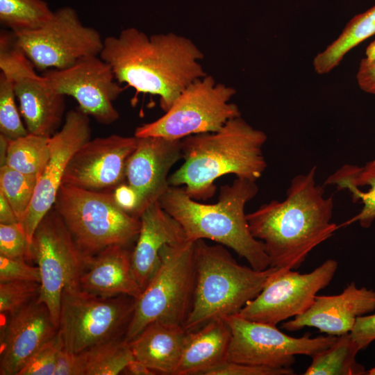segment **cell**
<instances>
[{
	"label": "cell",
	"mask_w": 375,
	"mask_h": 375,
	"mask_svg": "<svg viewBox=\"0 0 375 375\" xmlns=\"http://www.w3.org/2000/svg\"><path fill=\"white\" fill-rule=\"evenodd\" d=\"M18 222L12 207L3 193L0 191V224H10Z\"/></svg>",
	"instance_id": "b9f144b4"
},
{
	"label": "cell",
	"mask_w": 375,
	"mask_h": 375,
	"mask_svg": "<svg viewBox=\"0 0 375 375\" xmlns=\"http://www.w3.org/2000/svg\"><path fill=\"white\" fill-rule=\"evenodd\" d=\"M338 267V263L333 259L325 260L306 274L276 267L259 294L249 301L238 315L274 325L301 315L311 306L318 292L331 283Z\"/></svg>",
	"instance_id": "5bb4252c"
},
{
	"label": "cell",
	"mask_w": 375,
	"mask_h": 375,
	"mask_svg": "<svg viewBox=\"0 0 375 375\" xmlns=\"http://www.w3.org/2000/svg\"><path fill=\"white\" fill-rule=\"evenodd\" d=\"M186 335L181 325L156 321L148 324L128 344L134 358L157 374L174 375Z\"/></svg>",
	"instance_id": "603a6c76"
},
{
	"label": "cell",
	"mask_w": 375,
	"mask_h": 375,
	"mask_svg": "<svg viewBox=\"0 0 375 375\" xmlns=\"http://www.w3.org/2000/svg\"><path fill=\"white\" fill-rule=\"evenodd\" d=\"M131 252L128 247L112 245L87 259L81 289L103 298L126 295L137 299L142 289L133 272Z\"/></svg>",
	"instance_id": "7402d4cb"
},
{
	"label": "cell",
	"mask_w": 375,
	"mask_h": 375,
	"mask_svg": "<svg viewBox=\"0 0 375 375\" xmlns=\"http://www.w3.org/2000/svg\"><path fill=\"white\" fill-rule=\"evenodd\" d=\"M231 329L224 319L210 322L187 332L183 352L174 375H204L228 361Z\"/></svg>",
	"instance_id": "cb8c5ba5"
},
{
	"label": "cell",
	"mask_w": 375,
	"mask_h": 375,
	"mask_svg": "<svg viewBox=\"0 0 375 375\" xmlns=\"http://www.w3.org/2000/svg\"><path fill=\"white\" fill-rule=\"evenodd\" d=\"M38 178L4 165L0 168V191L3 193L21 222L29 208Z\"/></svg>",
	"instance_id": "4dcf8cb0"
},
{
	"label": "cell",
	"mask_w": 375,
	"mask_h": 375,
	"mask_svg": "<svg viewBox=\"0 0 375 375\" xmlns=\"http://www.w3.org/2000/svg\"><path fill=\"white\" fill-rule=\"evenodd\" d=\"M194 249L192 241L162 248L158 269L135 299L133 313L124 335L126 341L156 321L183 326L194 291Z\"/></svg>",
	"instance_id": "52a82bcc"
},
{
	"label": "cell",
	"mask_w": 375,
	"mask_h": 375,
	"mask_svg": "<svg viewBox=\"0 0 375 375\" xmlns=\"http://www.w3.org/2000/svg\"><path fill=\"white\" fill-rule=\"evenodd\" d=\"M28 258L33 259L40 269L41 287L37 301L47 306L58 328L62 292L81 288L85 260L53 207L35 229Z\"/></svg>",
	"instance_id": "9c48e42d"
},
{
	"label": "cell",
	"mask_w": 375,
	"mask_h": 375,
	"mask_svg": "<svg viewBox=\"0 0 375 375\" xmlns=\"http://www.w3.org/2000/svg\"><path fill=\"white\" fill-rule=\"evenodd\" d=\"M49 138L28 133L22 137L9 139L5 165L39 178L49 158Z\"/></svg>",
	"instance_id": "83f0119b"
},
{
	"label": "cell",
	"mask_w": 375,
	"mask_h": 375,
	"mask_svg": "<svg viewBox=\"0 0 375 375\" xmlns=\"http://www.w3.org/2000/svg\"><path fill=\"white\" fill-rule=\"evenodd\" d=\"M40 283L15 281L0 283V312L10 315L38 299Z\"/></svg>",
	"instance_id": "836d02e7"
},
{
	"label": "cell",
	"mask_w": 375,
	"mask_h": 375,
	"mask_svg": "<svg viewBox=\"0 0 375 375\" xmlns=\"http://www.w3.org/2000/svg\"><path fill=\"white\" fill-rule=\"evenodd\" d=\"M0 69L11 81L28 133L50 137L62 123L65 96L55 92L15 42L12 31H1Z\"/></svg>",
	"instance_id": "7c38bea8"
},
{
	"label": "cell",
	"mask_w": 375,
	"mask_h": 375,
	"mask_svg": "<svg viewBox=\"0 0 375 375\" xmlns=\"http://www.w3.org/2000/svg\"><path fill=\"white\" fill-rule=\"evenodd\" d=\"M317 167L292 178L282 201L272 200L247 214L252 235L264 243L270 267L297 269L309 253L340 225L331 222L332 196L316 183Z\"/></svg>",
	"instance_id": "7a4b0ae2"
},
{
	"label": "cell",
	"mask_w": 375,
	"mask_h": 375,
	"mask_svg": "<svg viewBox=\"0 0 375 375\" xmlns=\"http://www.w3.org/2000/svg\"><path fill=\"white\" fill-rule=\"evenodd\" d=\"M258 192L256 181L237 178L220 188L215 203H200L183 188L172 185L158 201L181 224L188 240H212L231 249L250 267L261 271L270 267V259L264 243L252 235L244 211Z\"/></svg>",
	"instance_id": "277c9868"
},
{
	"label": "cell",
	"mask_w": 375,
	"mask_h": 375,
	"mask_svg": "<svg viewBox=\"0 0 375 375\" xmlns=\"http://www.w3.org/2000/svg\"><path fill=\"white\" fill-rule=\"evenodd\" d=\"M365 56L366 57L365 58L367 60H375V40L367 46L365 50Z\"/></svg>",
	"instance_id": "ee69618b"
},
{
	"label": "cell",
	"mask_w": 375,
	"mask_h": 375,
	"mask_svg": "<svg viewBox=\"0 0 375 375\" xmlns=\"http://www.w3.org/2000/svg\"><path fill=\"white\" fill-rule=\"evenodd\" d=\"M375 310V291L349 283L336 295L316 296L311 306L293 319L283 322L282 328L296 331L314 327L328 335L339 336L352 330L356 319Z\"/></svg>",
	"instance_id": "d6986e66"
},
{
	"label": "cell",
	"mask_w": 375,
	"mask_h": 375,
	"mask_svg": "<svg viewBox=\"0 0 375 375\" xmlns=\"http://www.w3.org/2000/svg\"><path fill=\"white\" fill-rule=\"evenodd\" d=\"M99 56L119 83L137 93L158 96L165 112L189 84L207 75L199 62L203 52L191 40L174 33L148 35L127 28L103 39Z\"/></svg>",
	"instance_id": "6da1fadb"
},
{
	"label": "cell",
	"mask_w": 375,
	"mask_h": 375,
	"mask_svg": "<svg viewBox=\"0 0 375 375\" xmlns=\"http://www.w3.org/2000/svg\"><path fill=\"white\" fill-rule=\"evenodd\" d=\"M140 221V232L131 252V265L142 291L160 265L162 248L190 240L181 224L162 208L158 201L144 209Z\"/></svg>",
	"instance_id": "44dd1931"
},
{
	"label": "cell",
	"mask_w": 375,
	"mask_h": 375,
	"mask_svg": "<svg viewBox=\"0 0 375 375\" xmlns=\"http://www.w3.org/2000/svg\"><path fill=\"white\" fill-rule=\"evenodd\" d=\"M53 208L85 260L110 246L128 247L140 232V219L123 210L112 192L62 184Z\"/></svg>",
	"instance_id": "8992f818"
},
{
	"label": "cell",
	"mask_w": 375,
	"mask_h": 375,
	"mask_svg": "<svg viewBox=\"0 0 375 375\" xmlns=\"http://www.w3.org/2000/svg\"><path fill=\"white\" fill-rule=\"evenodd\" d=\"M368 375H375V367L367 371Z\"/></svg>",
	"instance_id": "f6af8a7d"
},
{
	"label": "cell",
	"mask_w": 375,
	"mask_h": 375,
	"mask_svg": "<svg viewBox=\"0 0 375 375\" xmlns=\"http://www.w3.org/2000/svg\"><path fill=\"white\" fill-rule=\"evenodd\" d=\"M235 93L234 88L207 74L189 84L162 117L137 127L134 135L181 140L215 132L241 116L238 106L231 103Z\"/></svg>",
	"instance_id": "ba28073f"
},
{
	"label": "cell",
	"mask_w": 375,
	"mask_h": 375,
	"mask_svg": "<svg viewBox=\"0 0 375 375\" xmlns=\"http://www.w3.org/2000/svg\"><path fill=\"white\" fill-rule=\"evenodd\" d=\"M86 360L83 352L76 353L63 347L54 375H85Z\"/></svg>",
	"instance_id": "74e56055"
},
{
	"label": "cell",
	"mask_w": 375,
	"mask_h": 375,
	"mask_svg": "<svg viewBox=\"0 0 375 375\" xmlns=\"http://www.w3.org/2000/svg\"><path fill=\"white\" fill-rule=\"evenodd\" d=\"M16 95L10 80L0 74V133L10 139L28 133L16 104Z\"/></svg>",
	"instance_id": "1f68e13d"
},
{
	"label": "cell",
	"mask_w": 375,
	"mask_h": 375,
	"mask_svg": "<svg viewBox=\"0 0 375 375\" xmlns=\"http://www.w3.org/2000/svg\"><path fill=\"white\" fill-rule=\"evenodd\" d=\"M29 244L20 222L0 224V254L10 258H28Z\"/></svg>",
	"instance_id": "e575fe53"
},
{
	"label": "cell",
	"mask_w": 375,
	"mask_h": 375,
	"mask_svg": "<svg viewBox=\"0 0 375 375\" xmlns=\"http://www.w3.org/2000/svg\"><path fill=\"white\" fill-rule=\"evenodd\" d=\"M116 203L125 212L138 218L139 198L135 190L127 183H123L112 192Z\"/></svg>",
	"instance_id": "ab89813d"
},
{
	"label": "cell",
	"mask_w": 375,
	"mask_h": 375,
	"mask_svg": "<svg viewBox=\"0 0 375 375\" xmlns=\"http://www.w3.org/2000/svg\"><path fill=\"white\" fill-rule=\"evenodd\" d=\"M83 353L85 375H117L134 359L128 342L124 336L107 340Z\"/></svg>",
	"instance_id": "f546056e"
},
{
	"label": "cell",
	"mask_w": 375,
	"mask_h": 375,
	"mask_svg": "<svg viewBox=\"0 0 375 375\" xmlns=\"http://www.w3.org/2000/svg\"><path fill=\"white\" fill-rule=\"evenodd\" d=\"M267 140L240 117L228 120L219 130L181 139L183 165L168 178L193 199L206 200L216 191L215 181L226 174L256 181L267 162L262 147Z\"/></svg>",
	"instance_id": "3957f363"
},
{
	"label": "cell",
	"mask_w": 375,
	"mask_h": 375,
	"mask_svg": "<svg viewBox=\"0 0 375 375\" xmlns=\"http://www.w3.org/2000/svg\"><path fill=\"white\" fill-rule=\"evenodd\" d=\"M44 0H0V22L14 33L36 30L53 16Z\"/></svg>",
	"instance_id": "f1b7e54d"
},
{
	"label": "cell",
	"mask_w": 375,
	"mask_h": 375,
	"mask_svg": "<svg viewBox=\"0 0 375 375\" xmlns=\"http://www.w3.org/2000/svg\"><path fill=\"white\" fill-rule=\"evenodd\" d=\"M14 35L16 45L38 71L67 68L83 57L99 56L103 47L99 31L85 26L67 6L54 11L42 27Z\"/></svg>",
	"instance_id": "8fae6325"
},
{
	"label": "cell",
	"mask_w": 375,
	"mask_h": 375,
	"mask_svg": "<svg viewBox=\"0 0 375 375\" xmlns=\"http://www.w3.org/2000/svg\"><path fill=\"white\" fill-rule=\"evenodd\" d=\"M42 75L55 92L74 98L81 112L100 124L109 125L119 119L113 101L125 88L99 56L83 57L67 68L49 69Z\"/></svg>",
	"instance_id": "9a60e30c"
},
{
	"label": "cell",
	"mask_w": 375,
	"mask_h": 375,
	"mask_svg": "<svg viewBox=\"0 0 375 375\" xmlns=\"http://www.w3.org/2000/svg\"><path fill=\"white\" fill-rule=\"evenodd\" d=\"M58 331L48 308L37 299L10 315L1 337L0 374L17 375L32 354Z\"/></svg>",
	"instance_id": "ffe728a7"
},
{
	"label": "cell",
	"mask_w": 375,
	"mask_h": 375,
	"mask_svg": "<svg viewBox=\"0 0 375 375\" xmlns=\"http://www.w3.org/2000/svg\"><path fill=\"white\" fill-rule=\"evenodd\" d=\"M134 298H103L81 288L62 294L58 330L65 348L79 353L107 340L125 335L131 319Z\"/></svg>",
	"instance_id": "30bf717a"
},
{
	"label": "cell",
	"mask_w": 375,
	"mask_h": 375,
	"mask_svg": "<svg viewBox=\"0 0 375 375\" xmlns=\"http://www.w3.org/2000/svg\"><path fill=\"white\" fill-rule=\"evenodd\" d=\"M181 158V140L138 138L137 147L127 162L126 179L138 195L139 219L144 209L167 190L169 172Z\"/></svg>",
	"instance_id": "ac0fdd59"
},
{
	"label": "cell",
	"mask_w": 375,
	"mask_h": 375,
	"mask_svg": "<svg viewBox=\"0 0 375 375\" xmlns=\"http://www.w3.org/2000/svg\"><path fill=\"white\" fill-rule=\"evenodd\" d=\"M375 35V6L354 16L341 34L313 60L316 73L330 72L353 48Z\"/></svg>",
	"instance_id": "484cf974"
},
{
	"label": "cell",
	"mask_w": 375,
	"mask_h": 375,
	"mask_svg": "<svg viewBox=\"0 0 375 375\" xmlns=\"http://www.w3.org/2000/svg\"><path fill=\"white\" fill-rule=\"evenodd\" d=\"M64 347L58 330L32 354L17 375H54L59 354Z\"/></svg>",
	"instance_id": "d6a6232c"
},
{
	"label": "cell",
	"mask_w": 375,
	"mask_h": 375,
	"mask_svg": "<svg viewBox=\"0 0 375 375\" xmlns=\"http://www.w3.org/2000/svg\"><path fill=\"white\" fill-rule=\"evenodd\" d=\"M360 351L350 333L337 336L335 341L326 349L312 356V362L305 375H364L365 367L356 360Z\"/></svg>",
	"instance_id": "4316f807"
},
{
	"label": "cell",
	"mask_w": 375,
	"mask_h": 375,
	"mask_svg": "<svg viewBox=\"0 0 375 375\" xmlns=\"http://www.w3.org/2000/svg\"><path fill=\"white\" fill-rule=\"evenodd\" d=\"M124 374L131 375H155L157 374L154 371L149 368L143 362L133 359L126 366Z\"/></svg>",
	"instance_id": "7bdbcfd3"
},
{
	"label": "cell",
	"mask_w": 375,
	"mask_h": 375,
	"mask_svg": "<svg viewBox=\"0 0 375 375\" xmlns=\"http://www.w3.org/2000/svg\"><path fill=\"white\" fill-rule=\"evenodd\" d=\"M137 144L135 135L90 139L72 156L62 184L98 192L114 190L124 183L127 162Z\"/></svg>",
	"instance_id": "e0dca14e"
},
{
	"label": "cell",
	"mask_w": 375,
	"mask_h": 375,
	"mask_svg": "<svg viewBox=\"0 0 375 375\" xmlns=\"http://www.w3.org/2000/svg\"><path fill=\"white\" fill-rule=\"evenodd\" d=\"M15 281L40 283L39 267L29 265L24 258H10L0 254V283Z\"/></svg>",
	"instance_id": "d590c367"
},
{
	"label": "cell",
	"mask_w": 375,
	"mask_h": 375,
	"mask_svg": "<svg viewBox=\"0 0 375 375\" xmlns=\"http://www.w3.org/2000/svg\"><path fill=\"white\" fill-rule=\"evenodd\" d=\"M324 185H335L337 190H347L353 202H360V211L340 224L346 226L354 222L368 228L375 220V159L364 166L346 164L330 175Z\"/></svg>",
	"instance_id": "d4e9b609"
},
{
	"label": "cell",
	"mask_w": 375,
	"mask_h": 375,
	"mask_svg": "<svg viewBox=\"0 0 375 375\" xmlns=\"http://www.w3.org/2000/svg\"><path fill=\"white\" fill-rule=\"evenodd\" d=\"M224 319L231 337L228 361L273 368H289L296 355L312 357L329 347L337 336L294 338L281 331L276 325L252 321L238 314Z\"/></svg>",
	"instance_id": "4fadbf2b"
},
{
	"label": "cell",
	"mask_w": 375,
	"mask_h": 375,
	"mask_svg": "<svg viewBox=\"0 0 375 375\" xmlns=\"http://www.w3.org/2000/svg\"><path fill=\"white\" fill-rule=\"evenodd\" d=\"M349 333L360 350L367 348L375 340V314L358 317Z\"/></svg>",
	"instance_id": "f35d334b"
},
{
	"label": "cell",
	"mask_w": 375,
	"mask_h": 375,
	"mask_svg": "<svg viewBox=\"0 0 375 375\" xmlns=\"http://www.w3.org/2000/svg\"><path fill=\"white\" fill-rule=\"evenodd\" d=\"M291 368H273L226 361L207 371L204 375H292Z\"/></svg>",
	"instance_id": "8d00e7d4"
},
{
	"label": "cell",
	"mask_w": 375,
	"mask_h": 375,
	"mask_svg": "<svg viewBox=\"0 0 375 375\" xmlns=\"http://www.w3.org/2000/svg\"><path fill=\"white\" fill-rule=\"evenodd\" d=\"M89 116L78 108L68 111L61 128L49 138L50 156L38 178L28 209L20 222L30 246L38 224L53 207L73 154L90 139Z\"/></svg>",
	"instance_id": "2e32d148"
},
{
	"label": "cell",
	"mask_w": 375,
	"mask_h": 375,
	"mask_svg": "<svg viewBox=\"0 0 375 375\" xmlns=\"http://www.w3.org/2000/svg\"><path fill=\"white\" fill-rule=\"evenodd\" d=\"M195 285L192 303L183 324L194 331L215 319L237 315L261 292L276 267L256 270L237 262L222 244L194 242Z\"/></svg>",
	"instance_id": "5b68a950"
},
{
	"label": "cell",
	"mask_w": 375,
	"mask_h": 375,
	"mask_svg": "<svg viewBox=\"0 0 375 375\" xmlns=\"http://www.w3.org/2000/svg\"><path fill=\"white\" fill-rule=\"evenodd\" d=\"M356 79L362 91L375 95V60L369 61L362 58L356 74Z\"/></svg>",
	"instance_id": "60d3db41"
}]
</instances>
